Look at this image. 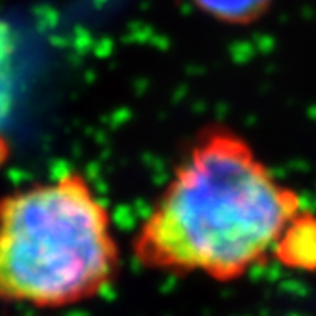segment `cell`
<instances>
[{
	"mask_svg": "<svg viewBox=\"0 0 316 316\" xmlns=\"http://www.w3.org/2000/svg\"><path fill=\"white\" fill-rule=\"evenodd\" d=\"M301 196L246 137L212 126L188 145L132 240L137 263L233 282L275 257Z\"/></svg>",
	"mask_w": 316,
	"mask_h": 316,
	"instance_id": "1",
	"label": "cell"
},
{
	"mask_svg": "<svg viewBox=\"0 0 316 316\" xmlns=\"http://www.w3.org/2000/svg\"><path fill=\"white\" fill-rule=\"evenodd\" d=\"M120 269L113 217L80 172L0 198V301L63 309L90 301Z\"/></svg>",
	"mask_w": 316,
	"mask_h": 316,
	"instance_id": "2",
	"label": "cell"
},
{
	"mask_svg": "<svg viewBox=\"0 0 316 316\" xmlns=\"http://www.w3.org/2000/svg\"><path fill=\"white\" fill-rule=\"evenodd\" d=\"M278 261L297 270H316V214L303 209L275 251Z\"/></svg>",
	"mask_w": 316,
	"mask_h": 316,
	"instance_id": "3",
	"label": "cell"
},
{
	"mask_svg": "<svg viewBox=\"0 0 316 316\" xmlns=\"http://www.w3.org/2000/svg\"><path fill=\"white\" fill-rule=\"evenodd\" d=\"M196 4L227 23H251L267 10L270 0H195Z\"/></svg>",
	"mask_w": 316,
	"mask_h": 316,
	"instance_id": "4",
	"label": "cell"
}]
</instances>
